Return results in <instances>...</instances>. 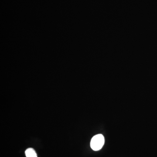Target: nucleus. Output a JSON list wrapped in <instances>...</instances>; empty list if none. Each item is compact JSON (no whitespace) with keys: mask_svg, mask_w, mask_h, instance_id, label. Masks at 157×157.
I'll return each mask as SVG.
<instances>
[{"mask_svg":"<svg viewBox=\"0 0 157 157\" xmlns=\"http://www.w3.org/2000/svg\"><path fill=\"white\" fill-rule=\"evenodd\" d=\"M105 142L104 137L101 134L95 135L91 140L90 147L93 150L98 151L104 146Z\"/></svg>","mask_w":157,"mask_h":157,"instance_id":"nucleus-1","label":"nucleus"},{"mask_svg":"<svg viewBox=\"0 0 157 157\" xmlns=\"http://www.w3.org/2000/svg\"><path fill=\"white\" fill-rule=\"evenodd\" d=\"M25 154L26 157H37V154L34 149L28 148L25 151Z\"/></svg>","mask_w":157,"mask_h":157,"instance_id":"nucleus-2","label":"nucleus"}]
</instances>
